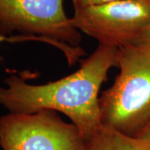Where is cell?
Segmentation results:
<instances>
[{
  "instance_id": "2",
  "label": "cell",
  "mask_w": 150,
  "mask_h": 150,
  "mask_svg": "<svg viewBox=\"0 0 150 150\" xmlns=\"http://www.w3.org/2000/svg\"><path fill=\"white\" fill-rule=\"evenodd\" d=\"M119 74L99 98L101 123L137 138L150 121V45L118 49Z\"/></svg>"
},
{
  "instance_id": "6",
  "label": "cell",
  "mask_w": 150,
  "mask_h": 150,
  "mask_svg": "<svg viewBox=\"0 0 150 150\" xmlns=\"http://www.w3.org/2000/svg\"><path fill=\"white\" fill-rule=\"evenodd\" d=\"M86 150H150V142L101 125L86 144Z\"/></svg>"
},
{
  "instance_id": "1",
  "label": "cell",
  "mask_w": 150,
  "mask_h": 150,
  "mask_svg": "<svg viewBox=\"0 0 150 150\" xmlns=\"http://www.w3.org/2000/svg\"><path fill=\"white\" fill-rule=\"evenodd\" d=\"M118 48L98 44L81 67L45 84H30L12 74L0 87V105L13 113L53 110L64 113L88 141L101 127L99 90L109 69L118 65Z\"/></svg>"
},
{
  "instance_id": "8",
  "label": "cell",
  "mask_w": 150,
  "mask_h": 150,
  "mask_svg": "<svg viewBox=\"0 0 150 150\" xmlns=\"http://www.w3.org/2000/svg\"><path fill=\"white\" fill-rule=\"evenodd\" d=\"M133 43H143L150 45V26L141 33Z\"/></svg>"
},
{
  "instance_id": "3",
  "label": "cell",
  "mask_w": 150,
  "mask_h": 150,
  "mask_svg": "<svg viewBox=\"0 0 150 150\" xmlns=\"http://www.w3.org/2000/svg\"><path fill=\"white\" fill-rule=\"evenodd\" d=\"M14 32L58 47L69 64L85 54L79 47L81 33L66 15L64 0H0V33Z\"/></svg>"
},
{
  "instance_id": "5",
  "label": "cell",
  "mask_w": 150,
  "mask_h": 150,
  "mask_svg": "<svg viewBox=\"0 0 150 150\" xmlns=\"http://www.w3.org/2000/svg\"><path fill=\"white\" fill-rule=\"evenodd\" d=\"M71 22L98 44L122 48L150 26V0H118L74 10Z\"/></svg>"
},
{
  "instance_id": "4",
  "label": "cell",
  "mask_w": 150,
  "mask_h": 150,
  "mask_svg": "<svg viewBox=\"0 0 150 150\" xmlns=\"http://www.w3.org/2000/svg\"><path fill=\"white\" fill-rule=\"evenodd\" d=\"M86 144L74 124L53 110L8 112L0 118L3 150H86Z\"/></svg>"
},
{
  "instance_id": "9",
  "label": "cell",
  "mask_w": 150,
  "mask_h": 150,
  "mask_svg": "<svg viewBox=\"0 0 150 150\" xmlns=\"http://www.w3.org/2000/svg\"><path fill=\"white\" fill-rule=\"evenodd\" d=\"M138 139H140L145 140V141H148L150 142V121L149 123L147 124V126L145 127V129L143 130V132L137 137Z\"/></svg>"
},
{
  "instance_id": "10",
  "label": "cell",
  "mask_w": 150,
  "mask_h": 150,
  "mask_svg": "<svg viewBox=\"0 0 150 150\" xmlns=\"http://www.w3.org/2000/svg\"><path fill=\"white\" fill-rule=\"evenodd\" d=\"M8 39H10V38L7 37V35H4V34H1L0 33V43H2L4 41H7Z\"/></svg>"
},
{
  "instance_id": "7",
  "label": "cell",
  "mask_w": 150,
  "mask_h": 150,
  "mask_svg": "<svg viewBox=\"0 0 150 150\" xmlns=\"http://www.w3.org/2000/svg\"><path fill=\"white\" fill-rule=\"evenodd\" d=\"M114 1H118V0H71L74 10H79L91 6L101 5Z\"/></svg>"
}]
</instances>
